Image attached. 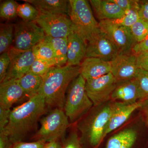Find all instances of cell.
I'll return each mask as SVG.
<instances>
[{
	"label": "cell",
	"instance_id": "4dcf8cb0",
	"mask_svg": "<svg viewBox=\"0 0 148 148\" xmlns=\"http://www.w3.org/2000/svg\"><path fill=\"white\" fill-rule=\"evenodd\" d=\"M54 66H56V64L54 62L36 58L29 72L43 77Z\"/></svg>",
	"mask_w": 148,
	"mask_h": 148
},
{
	"label": "cell",
	"instance_id": "2e32d148",
	"mask_svg": "<svg viewBox=\"0 0 148 148\" xmlns=\"http://www.w3.org/2000/svg\"><path fill=\"white\" fill-rule=\"evenodd\" d=\"M67 65L80 66L86 58L87 43L86 41L75 32H72L67 38Z\"/></svg>",
	"mask_w": 148,
	"mask_h": 148
},
{
	"label": "cell",
	"instance_id": "44dd1931",
	"mask_svg": "<svg viewBox=\"0 0 148 148\" xmlns=\"http://www.w3.org/2000/svg\"><path fill=\"white\" fill-rule=\"evenodd\" d=\"M138 133L133 128H127L111 137L106 148H132L137 140Z\"/></svg>",
	"mask_w": 148,
	"mask_h": 148
},
{
	"label": "cell",
	"instance_id": "d4e9b609",
	"mask_svg": "<svg viewBox=\"0 0 148 148\" xmlns=\"http://www.w3.org/2000/svg\"><path fill=\"white\" fill-rule=\"evenodd\" d=\"M36 59L54 62L56 64V57L53 49L49 44L44 40L38 43L32 49Z\"/></svg>",
	"mask_w": 148,
	"mask_h": 148
},
{
	"label": "cell",
	"instance_id": "d6a6232c",
	"mask_svg": "<svg viewBox=\"0 0 148 148\" xmlns=\"http://www.w3.org/2000/svg\"><path fill=\"white\" fill-rule=\"evenodd\" d=\"M10 64V58L8 51L1 54L0 56V82L5 79Z\"/></svg>",
	"mask_w": 148,
	"mask_h": 148
},
{
	"label": "cell",
	"instance_id": "836d02e7",
	"mask_svg": "<svg viewBox=\"0 0 148 148\" xmlns=\"http://www.w3.org/2000/svg\"><path fill=\"white\" fill-rule=\"evenodd\" d=\"M47 143L40 140L28 143L19 141L13 143L11 148H44Z\"/></svg>",
	"mask_w": 148,
	"mask_h": 148
},
{
	"label": "cell",
	"instance_id": "e0dca14e",
	"mask_svg": "<svg viewBox=\"0 0 148 148\" xmlns=\"http://www.w3.org/2000/svg\"><path fill=\"white\" fill-rule=\"evenodd\" d=\"M80 67V74L86 80L98 78L111 73L110 61L99 58H85Z\"/></svg>",
	"mask_w": 148,
	"mask_h": 148
},
{
	"label": "cell",
	"instance_id": "cb8c5ba5",
	"mask_svg": "<svg viewBox=\"0 0 148 148\" xmlns=\"http://www.w3.org/2000/svg\"><path fill=\"white\" fill-rule=\"evenodd\" d=\"M14 38V25L1 24L0 28V53L8 51Z\"/></svg>",
	"mask_w": 148,
	"mask_h": 148
},
{
	"label": "cell",
	"instance_id": "6da1fadb",
	"mask_svg": "<svg viewBox=\"0 0 148 148\" xmlns=\"http://www.w3.org/2000/svg\"><path fill=\"white\" fill-rule=\"evenodd\" d=\"M47 106L43 96L38 93L11 111L8 124L4 130L13 144L23 141L36 129Z\"/></svg>",
	"mask_w": 148,
	"mask_h": 148
},
{
	"label": "cell",
	"instance_id": "b9f144b4",
	"mask_svg": "<svg viewBox=\"0 0 148 148\" xmlns=\"http://www.w3.org/2000/svg\"><path fill=\"white\" fill-rule=\"evenodd\" d=\"M145 116L146 121L147 125L148 126V100L145 101V104L142 107Z\"/></svg>",
	"mask_w": 148,
	"mask_h": 148
},
{
	"label": "cell",
	"instance_id": "603a6c76",
	"mask_svg": "<svg viewBox=\"0 0 148 148\" xmlns=\"http://www.w3.org/2000/svg\"><path fill=\"white\" fill-rule=\"evenodd\" d=\"M44 40L50 45L55 53L56 66L62 67L67 64L68 39L54 38L46 36Z\"/></svg>",
	"mask_w": 148,
	"mask_h": 148
},
{
	"label": "cell",
	"instance_id": "f1b7e54d",
	"mask_svg": "<svg viewBox=\"0 0 148 148\" xmlns=\"http://www.w3.org/2000/svg\"><path fill=\"white\" fill-rule=\"evenodd\" d=\"M130 29L137 43L142 41L148 36V22L141 18L130 27Z\"/></svg>",
	"mask_w": 148,
	"mask_h": 148
},
{
	"label": "cell",
	"instance_id": "4316f807",
	"mask_svg": "<svg viewBox=\"0 0 148 148\" xmlns=\"http://www.w3.org/2000/svg\"><path fill=\"white\" fill-rule=\"evenodd\" d=\"M139 6L125 12L121 17L114 20H109L119 26L130 28L140 19L139 15Z\"/></svg>",
	"mask_w": 148,
	"mask_h": 148
},
{
	"label": "cell",
	"instance_id": "52a82bcc",
	"mask_svg": "<svg viewBox=\"0 0 148 148\" xmlns=\"http://www.w3.org/2000/svg\"><path fill=\"white\" fill-rule=\"evenodd\" d=\"M44 31L36 21L22 20L14 25L13 47L21 50H29L44 40Z\"/></svg>",
	"mask_w": 148,
	"mask_h": 148
},
{
	"label": "cell",
	"instance_id": "30bf717a",
	"mask_svg": "<svg viewBox=\"0 0 148 148\" xmlns=\"http://www.w3.org/2000/svg\"><path fill=\"white\" fill-rule=\"evenodd\" d=\"M100 29L115 44L120 53H132V49L137 42L130 28L119 26L109 20L99 22Z\"/></svg>",
	"mask_w": 148,
	"mask_h": 148
},
{
	"label": "cell",
	"instance_id": "e575fe53",
	"mask_svg": "<svg viewBox=\"0 0 148 148\" xmlns=\"http://www.w3.org/2000/svg\"><path fill=\"white\" fill-rule=\"evenodd\" d=\"M124 12L138 7L140 1L137 0H112Z\"/></svg>",
	"mask_w": 148,
	"mask_h": 148
},
{
	"label": "cell",
	"instance_id": "d6986e66",
	"mask_svg": "<svg viewBox=\"0 0 148 148\" xmlns=\"http://www.w3.org/2000/svg\"><path fill=\"white\" fill-rule=\"evenodd\" d=\"M89 1L100 21L114 20L124 14V11L112 0H90Z\"/></svg>",
	"mask_w": 148,
	"mask_h": 148
},
{
	"label": "cell",
	"instance_id": "8d00e7d4",
	"mask_svg": "<svg viewBox=\"0 0 148 148\" xmlns=\"http://www.w3.org/2000/svg\"><path fill=\"white\" fill-rule=\"evenodd\" d=\"M136 56L138 68L148 71V50Z\"/></svg>",
	"mask_w": 148,
	"mask_h": 148
},
{
	"label": "cell",
	"instance_id": "f546056e",
	"mask_svg": "<svg viewBox=\"0 0 148 148\" xmlns=\"http://www.w3.org/2000/svg\"><path fill=\"white\" fill-rule=\"evenodd\" d=\"M18 4L13 0L4 1L0 5V16L6 19L14 18L17 15Z\"/></svg>",
	"mask_w": 148,
	"mask_h": 148
},
{
	"label": "cell",
	"instance_id": "8fae6325",
	"mask_svg": "<svg viewBox=\"0 0 148 148\" xmlns=\"http://www.w3.org/2000/svg\"><path fill=\"white\" fill-rule=\"evenodd\" d=\"M119 53L116 45L100 29L88 42L86 58L94 57L111 61Z\"/></svg>",
	"mask_w": 148,
	"mask_h": 148
},
{
	"label": "cell",
	"instance_id": "1f68e13d",
	"mask_svg": "<svg viewBox=\"0 0 148 148\" xmlns=\"http://www.w3.org/2000/svg\"><path fill=\"white\" fill-rule=\"evenodd\" d=\"M61 148H83L80 138L76 131H73L62 141Z\"/></svg>",
	"mask_w": 148,
	"mask_h": 148
},
{
	"label": "cell",
	"instance_id": "ac0fdd59",
	"mask_svg": "<svg viewBox=\"0 0 148 148\" xmlns=\"http://www.w3.org/2000/svg\"><path fill=\"white\" fill-rule=\"evenodd\" d=\"M111 101L133 103L140 101L138 84L135 78L118 83L111 96Z\"/></svg>",
	"mask_w": 148,
	"mask_h": 148
},
{
	"label": "cell",
	"instance_id": "f35d334b",
	"mask_svg": "<svg viewBox=\"0 0 148 148\" xmlns=\"http://www.w3.org/2000/svg\"><path fill=\"white\" fill-rule=\"evenodd\" d=\"M138 12L140 18L148 22V1H140Z\"/></svg>",
	"mask_w": 148,
	"mask_h": 148
},
{
	"label": "cell",
	"instance_id": "60d3db41",
	"mask_svg": "<svg viewBox=\"0 0 148 148\" xmlns=\"http://www.w3.org/2000/svg\"><path fill=\"white\" fill-rule=\"evenodd\" d=\"M61 146L62 141L56 140L47 143L44 148H61Z\"/></svg>",
	"mask_w": 148,
	"mask_h": 148
},
{
	"label": "cell",
	"instance_id": "4fadbf2b",
	"mask_svg": "<svg viewBox=\"0 0 148 148\" xmlns=\"http://www.w3.org/2000/svg\"><path fill=\"white\" fill-rule=\"evenodd\" d=\"M110 62L111 73L116 84L133 79L138 73L137 56L134 53H119Z\"/></svg>",
	"mask_w": 148,
	"mask_h": 148
},
{
	"label": "cell",
	"instance_id": "7402d4cb",
	"mask_svg": "<svg viewBox=\"0 0 148 148\" xmlns=\"http://www.w3.org/2000/svg\"><path fill=\"white\" fill-rule=\"evenodd\" d=\"M17 80L28 99L39 93L42 86L43 77L29 72Z\"/></svg>",
	"mask_w": 148,
	"mask_h": 148
},
{
	"label": "cell",
	"instance_id": "9c48e42d",
	"mask_svg": "<svg viewBox=\"0 0 148 148\" xmlns=\"http://www.w3.org/2000/svg\"><path fill=\"white\" fill-rule=\"evenodd\" d=\"M36 22L46 36L52 38H68L73 32L71 18L67 15L40 13Z\"/></svg>",
	"mask_w": 148,
	"mask_h": 148
},
{
	"label": "cell",
	"instance_id": "ab89813d",
	"mask_svg": "<svg viewBox=\"0 0 148 148\" xmlns=\"http://www.w3.org/2000/svg\"><path fill=\"white\" fill-rule=\"evenodd\" d=\"M13 143L4 130L0 131V148H11Z\"/></svg>",
	"mask_w": 148,
	"mask_h": 148
},
{
	"label": "cell",
	"instance_id": "74e56055",
	"mask_svg": "<svg viewBox=\"0 0 148 148\" xmlns=\"http://www.w3.org/2000/svg\"><path fill=\"white\" fill-rule=\"evenodd\" d=\"M148 50V36L140 42L137 43L132 48V53L138 55Z\"/></svg>",
	"mask_w": 148,
	"mask_h": 148
},
{
	"label": "cell",
	"instance_id": "ba28073f",
	"mask_svg": "<svg viewBox=\"0 0 148 148\" xmlns=\"http://www.w3.org/2000/svg\"><path fill=\"white\" fill-rule=\"evenodd\" d=\"M116 86V81L110 73L98 78L86 80L85 88L93 106H98L111 101Z\"/></svg>",
	"mask_w": 148,
	"mask_h": 148
},
{
	"label": "cell",
	"instance_id": "3957f363",
	"mask_svg": "<svg viewBox=\"0 0 148 148\" xmlns=\"http://www.w3.org/2000/svg\"><path fill=\"white\" fill-rule=\"evenodd\" d=\"M112 101L92 108L77 124L83 145L87 144L97 148L105 138V134L110 116Z\"/></svg>",
	"mask_w": 148,
	"mask_h": 148
},
{
	"label": "cell",
	"instance_id": "8992f818",
	"mask_svg": "<svg viewBox=\"0 0 148 148\" xmlns=\"http://www.w3.org/2000/svg\"><path fill=\"white\" fill-rule=\"evenodd\" d=\"M69 121L63 109L55 108L40 120V127L33 137L35 141L46 143L59 140L65 137Z\"/></svg>",
	"mask_w": 148,
	"mask_h": 148
},
{
	"label": "cell",
	"instance_id": "ffe728a7",
	"mask_svg": "<svg viewBox=\"0 0 148 148\" xmlns=\"http://www.w3.org/2000/svg\"><path fill=\"white\" fill-rule=\"evenodd\" d=\"M24 1L32 4L40 13L64 14L69 16L70 10L69 1L24 0Z\"/></svg>",
	"mask_w": 148,
	"mask_h": 148
},
{
	"label": "cell",
	"instance_id": "83f0119b",
	"mask_svg": "<svg viewBox=\"0 0 148 148\" xmlns=\"http://www.w3.org/2000/svg\"><path fill=\"white\" fill-rule=\"evenodd\" d=\"M138 84L140 101L148 100V71L139 69L135 78Z\"/></svg>",
	"mask_w": 148,
	"mask_h": 148
},
{
	"label": "cell",
	"instance_id": "d590c367",
	"mask_svg": "<svg viewBox=\"0 0 148 148\" xmlns=\"http://www.w3.org/2000/svg\"><path fill=\"white\" fill-rule=\"evenodd\" d=\"M10 109L0 107V131L5 129L9 121Z\"/></svg>",
	"mask_w": 148,
	"mask_h": 148
},
{
	"label": "cell",
	"instance_id": "7c38bea8",
	"mask_svg": "<svg viewBox=\"0 0 148 148\" xmlns=\"http://www.w3.org/2000/svg\"><path fill=\"white\" fill-rule=\"evenodd\" d=\"M8 51L10 56V64L4 80L19 79L29 73L36 57L32 49L21 50L12 47Z\"/></svg>",
	"mask_w": 148,
	"mask_h": 148
},
{
	"label": "cell",
	"instance_id": "5bb4252c",
	"mask_svg": "<svg viewBox=\"0 0 148 148\" xmlns=\"http://www.w3.org/2000/svg\"><path fill=\"white\" fill-rule=\"evenodd\" d=\"M145 101L133 103L114 101L112 102L110 116L105 134V138L110 132L124 124L137 109L142 108Z\"/></svg>",
	"mask_w": 148,
	"mask_h": 148
},
{
	"label": "cell",
	"instance_id": "484cf974",
	"mask_svg": "<svg viewBox=\"0 0 148 148\" xmlns=\"http://www.w3.org/2000/svg\"><path fill=\"white\" fill-rule=\"evenodd\" d=\"M40 14L39 10L30 3L25 2L24 3L18 5L17 15L23 21H36Z\"/></svg>",
	"mask_w": 148,
	"mask_h": 148
},
{
	"label": "cell",
	"instance_id": "5b68a950",
	"mask_svg": "<svg viewBox=\"0 0 148 148\" xmlns=\"http://www.w3.org/2000/svg\"><path fill=\"white\" fill-rule=\"evenodd\" d=\"M69 16L73 32L89 41L100 29L93 16L90 3L86 0H70Z\"/></svg>",
	"mask_w": 148,
	"mask_h": 148
},
{
	"label": "cell",
	"instance_id": "277c9868",
	"mask_svg": "<svg viewBox=\"0 0 148 148\" xmlns=\"http://www.w3.org/2000/svg\"><path fill=\"white\" fill-rule=\"evenodd\" d=\"M86 82L80 74L69 86L64 110L71 123L78 121L93 107L86 90Z\"/></svg>",
	"mask_w": 148,
	"mask_h": 148
},
{
	"label": "cell",
	"instance_id": "9a60e30c",
	"mask_svg": "<svg viewBox=\"0 0 148 148\" xmlns=\"http://www.w3.org/2000/svg\"><path fill=\"white\" fill-rule=\"evenodd\" d=\"M27 98L18 80H5L0 84V107L10 109L14 104Z\"/></svg>",
	"mask_w": 148,
	"mask_h": 148
},
{
	"label": "cell",
	"instance_id": "7a4b0ae2",
	"mask_svg": "<svg viewBox=\"0 0 148 148\" xmlns=\"http://www.w3.org/2000/svg\"><path fill=\"white\" fill-rule=\"evenodd\" d=\"M80 74V66L66 65L52 67L43 76L42 86L39 93L43 96L47 106L64 110L66 90Z\"/></svg>",
	"mask_w": 148,
	"mask_h": 148
}]
</instances>
